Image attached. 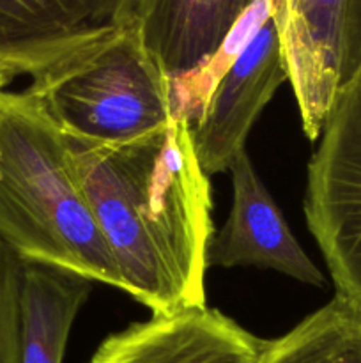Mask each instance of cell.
Listing matches in <instances>:
<instances>
[{
  "mask_svg": "<svg viewBox=\"0 0 361 363\" xmlns=\"http://www.w3.org/2000/svg\"><path fill=\"white\" fill-rule=\"evenodd\" d=\"M67 144L124 293L152 314L204 307L212 197L190 121L124 144Z\"/></svg>",
  "mask_w": 361,
  "mask_h": 363,
  "instance_id": "obj_1",
  "label": "cell"
},
{
  "mask_svg": "<svg viewBox=\"0 0 361 363\" xmlns=\"http://www.w3.org/2000/svg\"><path fill=\"white\" fill-rule=\"evenodd\" d=\"M0 240L27 264L122 291L69 144L28 92L0 91Z\"/></svg>",
  "mask_w": 361,
  "mask_h": 363,
  "instance_id": "obj_2",
  "label": "cell"
},
{
  "mask_svg": "<svg viewBox=\"0 0 361 363\" xmlns=\"http://www.w3.org/2000/svg\"><path fill=\"white\" fill-rule=\"evenodd\" d=\"M25 92L69 140L113 145L176 117L173 87L134 20L32 77Z\"/></svg>",
  "mask_w": 361,
  "mask_h": 363,
  "instance_id": "obj_3",
  "label": "cell"
},
{
  "mask_svg": "<svg viewBox=\"0 0 361 363\" xmlns=\"http://www.w3.org/2000/svg\"><path fill=\"white\" fill-rule=\"evenodd\" d=\"M304 216L336 293L361 305V69L336 99L308 163Z\"/></svg>",
  "mask_w": 361,
  "mask_h": 363,
  "instance_id": "obj_4",
  "label": "cell"
},
{
  "mask_svg": "<svg viewBox=\"0 0 361 363\" xmlns=\"http://www.w3.org/2000/svg\"><path fill=\"white\" fill-rule=\"evenodd\" d=\"M190 121L191 144L207 176L229 172L276 89L289 80L271 2L258 0L237 25V45Z\"/></svg>",
  "mask_w": 361,
  "mask_h": 363,
  "instance_id": "obj_5",
  "label": "cell"
},
{
  "mask_svg": "<svg viewBox=\"0 0 361 363\" xmlns=\"http://www.w3.org/2000/svg\"><path fill=\"white\" fill-rule=\"evenodd\" d=\"M308 140L361 69V0H269Z\"/></svg>",
  "mask_w": 361,
  "mask_h": 363,
  "instance_id": "obj_6",
  "label": "cell"
},
{
  "mask_svg": "<svg viewBox=\"0 0 361 363\" xmlns=\"http://www.w3.org/2000/svg\"><path fill=\"white\" fill-rule=\"evenodd\" d=\"M138 0H0V67L35 77L131 23Z\"/></svg>",
  "mask_w": 361,
  "mask_h": 363,
  "instance_id": "obj_7",
  "label": "cell"
},
{
  "mask_svg": "<svg viewBox=\"0 0 361 363\" xmlns=\"http://www.w3.org/2000/svg\"><path fill=\"white\" fill-rule=\"evenodd\" d=\"M268 344L204 305L152 314L112 333L88 363H258Z\"/></svg>",
  "mask_w": 361,
  "mask_h": 363,
  "instance_id": "obj_8",
  "label": "cell"
},
{
  "mask_svg": "<svg viewBox=\"0 0 361 363\" xmlns=\"http://www.w3.org/2000/svg\"><path fill=\"white\" fill-rule=\"evenodd\" d=\"M229 172L232 208L223 229L211 238L207 268L251 266L283 273L308 286H324V275L290 233L283 213L255 172L246 149L237 155Z\"/></svg>",
  "mask_w": 361,
  "mask_h": 363,
  "instance_id": "obj_9",
  "label": "cell"
},
{
  "mask_svg": "<svg viewBox=\"0 0 361 363\" xmlns=\"http://www.w3.org/2000/svg\"><path fill=\"white\" fill-rule=\"evenodd\" d=\"M258 0H138L134 25L176 91L216 62Z\"/></svg>",
  "mask_w": 361,
  "mask_h": 363,
  "instance_id": "obj_10",
  "label": "cell"
},
{
  "mask_svg": "<svg viewBox=\"0 0 361 363\" xmlns=\"http://www.w3.org/2000/svg\"><path fill=\"white\" fill-rule=\"evenodd\" d=\"M92 291L91 280L23 262L21 363H62L71 328Z\"/></svg>",
  "mask_w": 361,
  "mask_h": 363,
  "instance_id": "obj_11",
  "label": "cell"
},
{
  "mask_svg": "<svg viewBox=\"0 0 361 363\" xmlns=\"http://www.w3.org/2000/svg\"><path fill=\"white\" fill-rule=\"evenodd\" d=\"M258 363H361V305L336 293L289 333L269 340Z\"/></svg>",
  "mask_w": 361,
  "mask_h": 363,
  "instance_id": "obj_12",
  "label": "cell"
},
{
  "mask_svg": "<svg viewBox=\"0 0 361 363\" xmlns=\"http://www.w3.org/2000/svg\"><path fill=\"white\" fill-rule=\"evenodd\" d=\"M23 261L0 240V363H21Z\"/></svg>",
  "mask_w": 361,
  "mask_h": 363,
  "instance_id": "obj_13",
  "label": "cell"
},
{
  "mask_svg": "<svg viewBox=\"0 0 361 363\" xmlns=\"http://www.w3.org/2000/svg\"><path fill=\"white\" fill-rule=\"evenodd\" d=\"M11 80H13V77H11L6 69H2V67H0V91H4V89H6V85L9 84Z\"/></svg>",
  "mask_w": 361,
  "mask_h": 363,
  "instance_id": "obj_14",
  "label": "cell"
}]
</instances>
